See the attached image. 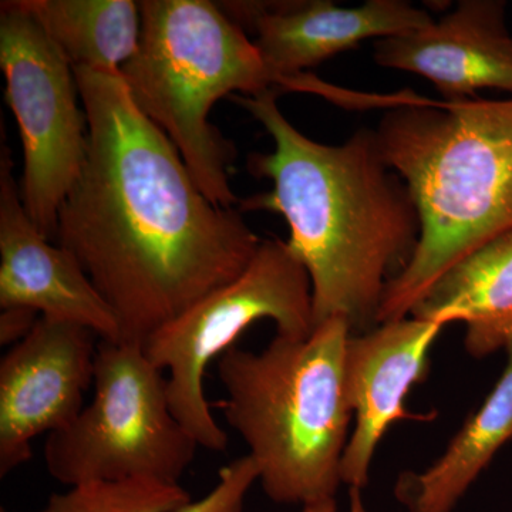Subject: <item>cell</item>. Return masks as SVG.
Instances as JSON below:
<instances>
[{
  "label": "cell",
  "instance_id": "17",
  "mask_svg": "<svg viewBox=\"0 0 512 512\" xmlns=\"http://www.w3.org/2000/svg\"><path fill=\"white\" fill-rule=\"evenodd\" d=\"M191 500L180 484L151 478L97 480L50 495L40 512H175Z\"/></svg>",
  "mask_w": 512,
  "mask_h": 512
},
{
  "label": "cell",
  "instance_id": "4",
  "mask_svg": "<svg viewBox=\"0 0 512 512\" xmlns=\"http://www.w3.org/2000/svg\"><path fill=\"white\" fill-rule=\"evenodd\" d=\"M348 322L330 318L308 338L276 335L261 352L217 360L225 397L212 403L247 444L264 493L278 504L336 498L353 419L345 389Z\"/></svg>",
  "mask_w": 512,
  "mask_h": 512
},
{
  "label": "cell",
  "instance_id": "19",
  "mask_svg": "<svg viewBox=\"0 0 512 512\" xmlns=\"http://www.w3.org/2000/svg\"><path fill=\"white\" fill-rule=\"evenodd\" d=\"M42 318L36 311L23 306L2 309L0 315V345L10 346L25 339Z\"/></svg>",
  "mask_w": 512,
  "mask_h": 512
},
{
  "label": "cell",
  "instance_id": "7",
  "mask_svg": "<svg viewBox=\"0 0 512 512\" xmlns=\"http://www.w3.org/2000/svg\"><path fill=\"white\" fill-rule=\"evenodd\" d=\"M93 399L47 436L45 463L64 485L151 478L180 484L200 447L171 409L167 377L143 346L100 340Z\"/></svg>",
  "mask_w": 512,
  "mask_h": 512
},
{
  "label": "cell",
  "instance_id": "11",
  "mask_svg": "<svg viewBox=\"0 0 512 512\" xmlns=\"http://www.w3.org/2000/svg\"><path fill=\"white\" fill-rule=\"evenodd\" d=\"M220 8L254 43L275 83L318 66L369 39L399 36L434 22L404 0H367L343 8L330 0L222 2Z\"/></svg>",
  "mask_w": 512,
  "mask_h": 512
},
{
  "label": "cell",
  "instance_id": "20",
  "mask_svg": "<svg viewBox=\"0 0 512 512\" xmlns=\"http://www.w3.org/2000/svg\"><path fill=\"white\" fill-rule=\"evenodd\" d=\"M301 512H339L338 501L332 500L320 501V503L305 505Z\"/></svg>",
  "mask_w": 512,
  "mask_h": 512
},
{
  "label": "cell",
  "instance_id": "10",
  "mask_svg": "<svg viewBox=\"0 0 512 512\" xmlns=\"http://www.w3.org/2000/svg\"><path fill=\"white\" fill-rule=\"evenodd\" d=\"M446 323L403 318L350 335L345 350V389L355 426L343 454L340 477L349 488L369 484L380 440L402 420L430 421L404 407L414 384L430 373V352Z\"/></svg>",
  "mask_w": 512,
  "mask_h": 512
},
{
  "label": "cell",
  "instance_id": "22",
  "mask_svg": "<svg viewBox=\"0 0 512 512\" xmlns=\"http://www.w3.org/2000/svg\"><path fill=\"white\" fill-rule=\"evenodd\" d=\"M0 512H9V511H6L5 508H2V510H0Z\"/></svg>",
  "mask_w": 512,
  "mask_h": 512
},
{
  "label": "cell",
  "instance_id": "2",
  "mask_svg": "<svg viewBox=\"0 0 512 512\" xmlns=\"http://www.w3.org/2000/svg\"><path fill=\"white\" fill-rule=\"evenodd\" d=\"M278 94L235 96L275 143L272 153L249 157L252 174L274 187L239 200L238 210L285 218L286 244L311 279L313 328L343 318L350 335H362L379 326L387 286L412 261L419 211L383 160L375 130H357L339 146L320 144L286 120Z\"/></svg>",
  "mask_w": 512,
  "mask_h": 512
},
{
  "label": "cell",
  "instance_id": "12",
  "mask_svg": "<svg viewBox=\"0 0 512 512\" xmlns=\"http://www.w3.org/2000/svg\"><path fill=\"white\" fill-rule=\"evenodd\" d=\"M5 143L0 153V306H23L42 318L92 329L120 342L116 316L72 254L50 244L30 220Z\"/></svg>",
  "mask_w": 512,
  "mask_h": 512
},
{
  "label": "cell",
  "instance_id": "8",
  "mask_svg": "<svg viewBox=\"0 0 512 512\" xmlns=\"http://www.w3.org/2000/svg\"><path fill=\"white\" fill-rule=\"evenodd\" d=\"M0 67L22 140L23 205L56 239L60 207L86 161L87 117L72 64L19 0L0 6Z\"/></svg>",
  "mask_w": 512,
  "mask_h": 512
},
{
  "label": "cell",
  "instance_id": "21",
  "mask_svg": "<svg viewBox=\"0 0 512 512\" xmlns=\"http://www.w3.org/2000/svg\"><path fill=\"white\" fill-rule=\"evenodd\" d=\"M349 512H370L363 503L362 490L349 488Z\"/></svg>",
  "mask_w": 512,
  "mask_h": 512
},
{
  "label": "cell",
  "instance_id": "6",
  "mask_svg": "<svg viewBox=\"0 0 512 512\" xmlns=\"http://www.w3.org/2000/svg\"><path fill=\"white\" fill-rule=\"evenodd\" d=\"M261 319L274 320L276 335L284 338L313 332L311 279L281 239L262 241L237 279L208 293L143 345L151 363L168 373L175 417L205 450L222 453L228 446V434L205 396V373Z\"/></svg>",
  "mask_w": 512,
  "mask_h": 512
},
{
  "label": "cell",
  "instance_id": "14",
  "mask_svg": "<svg viewBox=\"0 0 512 512\" xmlns=\"http://www.w3.org/2000/svg\"><path fill=\"white\" fill-rule=\"evenodd\" d=\"M412 318L466 323L464 345L476 359L512 338V229L450 266L423 293Z\"/></svg>",
  "mask_w": 512,
  "mask_h": 512
},
{
  "label": "cell",
  "instance_id": "1",
  "mask_svg": "<svg viewBox=\"0 0 512 512\" xmlns=\"http://www.w3.org/2000/svg\"><path fill=\"white\" fill-rule=\"evenodd\" d=\"M74 70L87 156L57 218V245L79 262L120 329L143 346L237 279L261 247L242 212L212 204L183 157L131 99L121 72Z\"/></svg>",
  "mask_w": 512,
  "mask_h": 512
},
{
  "label": "cell",
  "instance_id": "16",
  "mask_svg": "<svg viewBox=\"0 0 512 512\" xmlns=\"http://www.w3.org/2000/svg\"><path fill=\"white\" fill-rule=\"evenodd\" d=\"M73 69L121 72L138 49L140 3L133 0H19Z\"/></svg>",
  "mask_w": 512,
  "mask_h": 512
},
{
  "label": "cell",
  "instance_id": "5",
  "mask_svg": "<svg viewBox=\"0 0 512 512\" xmlns=\"http://www.w3.org/2000/svg\"><path fill=\"white\" fill-rule=\"evenodd\" d=\"M136 55L121 76L138 109L170 138L205 197L239 204L229 184L237 150L210 121L214 104L234 93L274 89L254 40L208 0H144Z\"/></svg>",
  "mask_w": 512,
  "mask_h": 512
},
{
  "label": "cell",
  "instance_id": "13",
  "mask_svg": "<svg viewBox=\"0 0 512 512\" xmlns=\"http://www.w3.org/2000/svg\"><path fill=\"white\" fill-rule=\"evenodd\" d=\"M375 60L379 66L430 80L444 101L471 99L483 89L512 94V37L505 26V3L463 0L439 22L377 39Z\"/></svg>",
  "mask_w": 512,
  "mask_h": 512
},
{
  "label": "cell",
  "instance_id": "9",
  "mask_svg": "<svg viewBox=\"0 0 512 512\" xmlns=\"http://www.w3.org/2000/svg\"><path fill=\"white\" fill-rule=\"evenodd\" d=\"M100 338L92 329L37 320L0 362V477L32 458V443L66 429L84 409Z\"/></svg>",
  "mask_w": 512,
  "mask_h": 512
},
{
  "label": "cell",
  "instance_id": "3",
  "mask_svg": "<svg viewBox=\"0 0 512 512\" xmlns=\"http://www.w3.org/2000/svg\"><path fill=\"white\" fill-rule=\"evenodd\" d=\"M419 211L412 261L384 292L380 323L407 318L441 274L512 229V97L436 101L403 94L375 130Z\"/></svg>",
  "mask_w": 512,
  "mask_h": 512
},
{
  "label": "cell",
  "instance_id": "15",
  "mask_svg": "<svg viewBox=\"0 0 512 512\" xmlns=\"http://www.w3.org/2000/svg\"><path fill=\"white\" fill-rule=\"evenodd\" d=\"M507 363L494 389L471 414L439 460L424 471H404L394 497L407 512H451L468 488L512 441V338Z\"/></svg>",
  "mask_w": 512,
  "mask_h": 512
},
{
  "label": "cell",
  "instance_id": "18",
  "mask_svg": "<svg viewBox=\"0 0 512 512\" xmlns=\"http://www.w3.org/2000/svg\"><path fill=\"white\" fill-rule=\"evenodd\" d=\"M259 480L258 468L251 457L229 461L218 474V481L210 493L197 501H190L175 512H242L251 488Z\"/></svg>",
  "mask_w": 512,
  "mask_h": 512
}]
</instances>
